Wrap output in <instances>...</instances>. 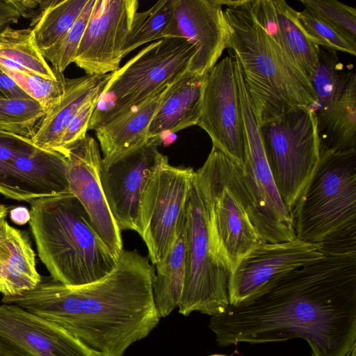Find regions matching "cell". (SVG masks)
I'll use <instances>...</instances> for the list:
<instances>
[{"instance_id": "6da1fadb", "label": "cell", "mask_w": 356, "mask_h": 356, "mask_svg": "<svg viewBox=\"0 0 356 356\" xmlns=\"http://www.w3.org/2000/svg\"><path fill=\"white\" fill-rule=\"evenodd\" d=\"M220 346L300 338L312 356L356 345V257L324 256L288 272L211 316Z\"/></svg>"}, {"instance_id": "7a4b0ae2", "label": "cell", "mask_w": 356, "mask_h": 356, "mask_svg": "<svg viewBox=\"0 0 356 356\" xmlns=\"http://www.w3.org/2000/svg\"><path fill=\"white\" fill-rule=\"evenodd\" d=\"M155 270L136 250H123L113 270L96 282L76 286L41 277L32 290L3 296L54 323L97 356H124L156 327L160 316L153 298Z\"/></svg>"}, {"instance_id": "3957f363", "label": "cell", "mask_w": 356, "mask_h": 356, "mask_svg": "<svg viewBox=\"0 0 356 356\" xmlns=\"http://www.w3.org/2000/svg\"><path fill=\"white\" fill-rule=\"evenodd\" d=\"M250 0L225 14L231 28L229 48L238 60L258 126L293 107L316 101L309 79L257 21Z\"/></svg>"}, {"instance_id": "277c9868", "label": "cell", "mask_w": 356, "mask_h": 356, "mask_svg": "<svg viewBox=\"0 0 356 356\" xmlns=\"http://www.w3.org/2000/svg\"><path fill=\"white\" fill-rule=\"evenodd\" d=\"M30 205V229L51 277L76 286L96 282L113 270L118 258L97 236L73 194L35 199Z\"/></svg>"}, {"instance_id": "5b68a950", "label": "cell", "mask_w": 356, "mask_h": 356, "mask_svg": "<svg viewBox=\"0 0 356 356\" xmlns=\"http://www.w3.org/2000/svg\"><path fill=\"white\" fill-rule=\"evenodd\" d=\"M291 216L296 239L318 245L325 256L356 257V149L320 146Z\"/></svg>"}, {"instance_id": "8992f818", "label": "cell", "mask_w": 356, "mask_h": 356, "mask_svg": "<svg viewBox=\"0 0 356 356\" xmlns=\"http://www.w3.org/2000/svg\"><path fill=\"white\" fill-rule=\"evenodd\" d=\"M186 273L179 312L214 316L229 305L231 269L215 238L209 201L203 180L195 171L185 205Z\"/></svg>"}, {"instance_id": "52a82bcc", "label": "cell", "mask_w": 356, "mask_h": 356, "mask_svg": "<svg viewBox=\"0 0 356 356\" xmlns=\"http://www.w3.org/2000/svg\"><path fill=\"white\" fill-rule=\"evenodd\" d=\"M186 38H165L150 43L112 72L90 119L88 129L138 106L188 70L195 55Z\"/></svg>"}, {"instance_id": "ba28073f", "label": "cell", "mask_w": 356, "mask_h": 356, "mask_svg": "<svg viewBox=\"0 0 356 356\" xmlns=\"http://www.w3.org/2000/svg\"><path fill=\"white\" fill-rule=\"evenodd\" d=\"M236 79L246 137L243 165L241 167L234 163L242 200L262 243L293 241L296 234L291 212L275 184L243 76L238 68Z\"/></svg>"}, {"instance_id": "9c48e42d", "label": "cell", "mask_w": 356, "mask_h": 356, "mask_svg": "<svg viewBox=\"0 0 356 356\" xmlns=\"http://www.w3.org/2000/svg\"><path fill=\"white\" fill-rule=\"evenodd\" d=\"M259 129L275 184L291 212L319 159L316 114L312 106H295Z\"/></svg>"}, {"instance_id": "30bf717a", "label": "cell", "mask_w": 356, "mask_h": 356, "mask_svg": "<svg viewBox=\"0 0 356 356\" xmlns=\"http://www.w3.org/2000/svg\"><path fill=\"white\" fill-rule=\"evenodd\" d=\"M234 163L212 146L197 170L207 193L213 232L231 273L246 254L262 243L242 200Z\"/></svg>"}, {"instance_id": "8fae6325", "label": "cell", "mask_w": 356, "mask_h": 356, "mask_svg": "<svg viewBox=\"0 0 356 356\" xmlns=\"http://www.w3.org/2000/svg\"><path fill=\"white\" fill-rule=\"evenodd\" d=\"M195 170L173 166L168 157L157 165L143 193L138 233L145 242L152 264L168 253L185 209Z\"/></svg>"}, {"instance_id": "7c38bea8", "label": "cell", "mask_w": 356, "mask_h": 356, "mask_svg": "<svg viewBox=\"0 0 356 356\" xmlns=\"http://www.w3.org/2000/svg\"><path fill=\"white\" fill-rule=\"evenodd\" d=\"M197 125L208 134L213 147L243 166L246 137L234 56H226L209 72Z\"/></svg>"}, {"instance_id": "4fadbf2b", "label": "cell", "mask_w": 356, "mask_h": 356, "mask_svg": "<svg viewBox=\"0 0 356 356\" xmlns=\"http://www.w3.org/2000/svg\"><path fill=\"white\" fill-rule=\"evenodd\" d=\"M152 138L106 165H101L100 181L111 214L120 231L138 229L140 203L145 186L165 158Z\"/></svg>"}, {"instance_id": "5bb4252c", "label": "cell", "mask_w": 356, "mask_h": 356, "mask_svg": "<svg viewBox=\"0 0 356 356\" xmlns=\"http://www.w3.org/2000/svg\"><path fill=\"white\" fill-rule=\"evenodd\" d=\"M65 156L70 192L88 213L97 236L118 258L124 250L121 231L111 214L102 186V158L97 141L86 134L67 148Z\"/></svg>"}, {"instance_id": "9a60e30c", "label": "cell", "mask_w": 356, "mask_h": 356, "mask_svg": "<svg viewBox=\"0 0 356 356\" xmlns=\"http://www.w3.org/2000/svg\"><path fill=\"white\" fill-rule=\"evenodd\" d=\"M138 6L137 0H96L73 63L90 75L116 71Z\"/></svg>"}, {"instance_id": "2e32d148", "label": "cell", "mask_w": 356, "mask_h": 356, "mask_svg": "<svg viewBox=\"0 0 356 356\" xmlns=\"http://www.w3.org/2000/svg\"><path fill=\"white\" fill-rule=\"evenodd\" d=\"M324 256L318 245L298 239L260 243L233 268L229 281V305L241 302L275 279Z\"/></svg>"}, {"instance_id": "e0dca14e", "label": "cell", "mask_w": 356, "mask_h": 356, "mask_svg": "<svg viewBox=\"0 0 356 356\" xmlns=\"http://www.w3.org/2000/svg\"><path fill=\"white\" fill-rule=\"evenodd\" d=\"M175 37L195 48L188 72L202 75L216 64L231 40V28L216 0H176Z\"/></svg>"}, {"instance_id": "ac0fdd59", "label": "cell", "mask_w": 356, "mask_h": 356, "mask_svg": "<svg viewBox=\"0 0 356 356\" xmlns=\"http://www.w3.org/2000/svg\"><path fill=\"white\" fill-rule=\"evenodd\" d=\"M0 346L40 356H97L57 324L13 304L0 305Z\"/></svg>"}, {"instance_id": "d6986e66", "label": "cell", "mask_w": 356, "mask_h": 356, "mask_svg": "<svg viewBox=\"0 0 356 356\" xmlns=\"http://www.w3.org/2000/svg\"><path fill=\"white\" fill-rule=\"evenodd\" d=\"M66 168L64 154L33 145L16 158L3 195L31 202L69 193Z\"/></svg>"}, {"instance_id": "ffe728a7", "label": "cell", "mask_w": 356, "mask_h": 356, "mask_svg": "<svg viewBox=\"0 0 356 356\" xmlns=\"http://www.w3.org/2000/svg\"><path fill=\"white\" fill-rule=\"evenodd\" d=\"M257 21L309 77L318 63L320 47L305 33L298 11L284 0H250Z\"/></svg>"}, {"instance_id": "44dd1931", "label": "cell", "mask_w": 356, "mask_h": 356, "mask_svg": "<svg viewBox=\"0 0 356 356\" xmlns=\"http://www.w3.org/2000/svg\"><path fill=\"white\" fill-rule=\"evenodd\" d=\"M176 81L138 106L92 129L104 154L102 164H108L149 142L151 122Z\"/></svg>"}, {"instance_id": "7402d4cb", "label": "cell", "mask_w": 356, "mask_h": 356, "mask_svg": "<svg viewBox=\"0 0 356 356\" xmlns=\"http://www.w3.org/2000/svg\"><path fill=\"white\" fill-rule=\"evenodd\" d=\"M29 234L0 220V293L20 296L40 282Z\"/></svg>"}, {"instance_id": "603a6c76", "label": "cell", "mask_w": 356, "mask_h": 356, "mask_svg": "<svg viewBox=\"0 0 356 356\" xmlns=\"http://www.w3.org/2000/svg\"><path fill=\"white\" fill-rule=\"evenodd\" d=\"M111 74L65 78L63 95L59 103L40 121L31 138L33 144L58 152L60 138L67 125L88 101L102 94Z\"/></svg>"}, {"instance_id": "cb8c5ba5", "label": "cell", "mask_w": 356, "mask_h": 356, "mask_svg": "<svg viewBox=\"0 0 356 356\" xmlns=\"http://www.w3.org/2000/svg\"><path fill=\"white\" fill-rule=\"evenodd\" d=\"M208 73L198 75L187 71L173 84L151 122L150 139L197 125Z\"/></svg>"}, {"instance_id": "d4e9b609", "label": "cell", "mask_w": 356, "mask_h": 356, "mask_svg": "<svg viewBox=\"0 0 356 356\" xmlns=\"http://www.w3.org/2000/svg\"><path fill=\"white\" fill-rule=\"evenodd\" d=\"M185 209L177 229L176 236L164 258L155 266L153 281L154 302L161 318L168 316L178 308L186 273Z\"/></svg>"}, {"instance_id": "484cf974", "label": "cell", "mask_w": 356, "mask_h": 356, "mask_svg": "<svg viewBox=\"0 0 356 356\" xmlns=\"http://www.w3.org/2000/svg\"><path fill=\"white\" fill-rule=\"evenodd\" d=\"M320 146L335 151L356 149V75L341 95L316 115Z\"/></svg>"}, {"instance_id": "4316f807", "label": "cell", "mask_w": 356, "mask_h": 356, "mask_svg": "<svg viewBox=\"0 0 356 356\" xmlns=\"http://www.w3.org/2000/svg\"><path fill=\"white\" fill-rule=\"evenodd\" d=\"M0 67L56 79L57 74L37 48L32 29H14L6 26L0 31Z\"/></svg>"}, {"instance_id": "83f0119b", "label": "cell", "mask_w": 356, "mask_h": 356, "mask_svg": "<svg viewBox=\"0 0 356 356\" xmlns=\"http://www.w3.org/2000/svg\"><path fill=\"white\" fill-rule=\"evenodd\" d=\"M175 5L176 0H161L145 11H137L122 45V57L149 42L175 37Z\"/></svg>"}, {"instance_id": "f1b7e54d", "label": "cell", "mask_w": 356, "mask_h": 356, "mask_svg": "<svg viewBox=\"0 0 356 356\" xmlns=\"http://www.w3.org/2000/svg\"><path fill=\"white\" fill-rule=\"evenodd\" d=\"M88 0H51L44 1L34 20L32 33L41 53L57 43L81 13Z\"/></svg>"}, {"instance_id": "f546056e", "label": "cell", "mask_w": 356, "mask_h": 356, "mask_svg": "<svg viewBox=\"0 0 356 356\" xmlns=\"http://www.w3.org/2000/svg\"><path fill=\"white\" fill-rule=\"evenodd\" d=\"M355 72L346 71L337 52L320 47L318 63L309 77L316 96L312 107L316 115L324 111L342 93Z\"/></svg>"}, {"instance_id": "4dcf8cb0", "label": "cell", "mask_w": 356, "mask_h": 356, "mask_svg": "<svg viewBox=\"0 0 356 356\" xmlns=\"http://www.w3.org/2000/svg\"><path fill=\"white\" fill-rule=\"evenodd\" d=\"M46 113L32 98L0 99V129L31 138Z\"/></svg>"}, {"instance_id": "1f68e13d", "label": "cell", "mask_w": 356, "mask_h": 356, "mask_svg": "<svg viewBox=\"0 0 356 356\" xmlns=\"http://www.w3.org/2000/svg\"><path fill=\"white\" fill-rule=\"evenodd\" d=\"M0 69L30 97L39 102L47 113L59 103L63 95L65 78L63 74L56 79H51L25 72Z\"/></svg>"}, {"instance_id": "d6a6232c", "label": "cell", "mask_w": 356, "mask_h": 356, "mask_svg": "<svg viewBox=\"0 0 356 356\" xmlns=\"http://www.w3.org/2000/svg\"><path fill=\"white\" fill-rule=\"evenodd\" d=\"M305 9L322 19L356 47V9L336 0H300Z\"/></svg>"}, {"instance_id": "836d02e7", "label": "cell", "mask_w": 356, "mask_h": 356, "mask_svg": "<svg viewBox=\"0 0 356 356\" xmlns=\"http://www.w3.org/2000/svg\"><path fill=\"white\" fill-rule=\"evenodd\" d=\"M96 0H88L81 13L67 33L54 46L42 52L57 74H63L74 62Z\"/></svg>"}, {"instance_id": "e575fe53", "label": "cell", "mask_w": 356, "mask_h": 356, "mask_svg": "<svg viewBox=\"0 0 356 356\" xmlns=\"http://www.w3.org/2000/svg\"><path fill=\"white\" fill-rule=\"evenodd\" d=\"M298 21L308 37L318 46L355 56L356 47L322 19L307 9L298 13Z\"/></svg>"}, {"instance_id": "d590c367", "label": "cell", "mask_w": 356, "mask_h": 356, "mask_svg": "<svg viewBox=\"0 0 356 356\" xmlns=\"http://www.w3.org/2000/svg\"><path fill=\"white\" fill-rule=\"evenodd\" d=\"M33 145L30 138L0 129V193L3 195L16 158Z\"/></svg>"}, {"instance_id": "8d00e7d4", "label": "cell", "mask_w": 356, "mask_h": 356, "mask_svg": "<svg viewBox=\"0 0 356 356\" xmlns=\"http://www.w3.org/2000/svg\"><path fill=\"white\" fill-rule=\"evenodd\" d=\"M100 95L101 93L97 94L88 101L67 125L60 138L58 152L65 155L67 148L86 135Z\"/></svg>"}, {"instance_id": "74e56055", "label": "cell", "mask_w": 356, "mask_h": 356, "mask_svg": "<svg viewBox=\"0 0 356 356\" xmlns=\"http://www.w3.org/2000/svg\"><path fill=\"white\" fill-rule=\"evenodd\" d=\"M31 98L0 69V99Z\"/></svg>"}, {"instance_id": "f35d334b", "label": "cell", "mask_w": 356, "mask_h": 356, "mask_svg": "<svg viewBox=\"0 0 356 356\" xmlns=\"http://www.w3.org/2000/svg\"><path fill=\"white\" fill-rule=\"evenodd\" d=\"M20 17L15 0H0V31L12 24L17 23Z\"/></svg>"}, {"instance_id": "ab89813d", "label": "cell", "mask_w": 356, "mask_h": 356, "mask_svg": "<svg viewBox=\"0 0 356 356\" xmlns=\"http://www.w3.org/2000/svg\"><path fill=\"white\" fill-rule=\"evenodd\" d=\"M10 217L13 222L18 225H22L29 222L30 211L25 207H15L10 210Z\"/></svg>"}, {"instance_id": "60d3db41", "label": "cell", "mask_w": 356, "mask_h": 356, "mask_svg": "<svg viewBox=\"0 0 356 356\" xmlns=\"http://www.w3.org/2000/svg\"><path fill=\"white\" fill-rule=\"evenodd\" d=\"M0 356H40L25 349H17L0 346Z\"/></svg>"}, {"instance_id": "b9f144b4", "label": "cell", "mask_w": 356, "mask_h": 356, "mask_svg": "<svg viewBox=\"0 0 356 356\" xmlns=\"http://www.w3.org/2000/svg\"><path fill=\"white\" fill-rule=\"evenodd\" d=\"M216 1L221 6H226L227 8H235L243 6L247 3L248 0H216Z\"/></svg>"}, {"instance_id": "7bdbcfd3", "label": "cell", "mask_w": 356, "mask_h": 356, "mask_svg": "<svg viewBox=\"0 0 356 356\" xmlns=\"http://www.w3.org/2000/svg\"><path fill=\"white\" fill-rule=\"evenodd\" d=\"M8 209L7 206L0 204V220L6 218Z\"/></svg>"}, {"instance_id": "ee69618b", "label": "cell", "mask_w": 356, "mask_h": 356, "mask_svg": "<svg viewBox=\"0 0 356 356\" xmlns=\"http://www.w3.org/2000/svg\"><path fill=\"white\" fill-rule=\"evenodd\" d=\"M355 346L356 345L353 346L346 356H355Z\"/></svg>"}, {"instance_id": "f6af8a7d", "label": "cell", "mask_w": 356, "mask_h": 356, "mask_svg": "<svg viewBox=\"0 0 356 356\" xmlns=\"http://www.w3.org/2000/svg\"><path fill=\"white\" fill-rule=\"evenodd\" d=\"M210 356H227V355L216 354V355H211Z\"/></svg>"}]
</instances>
